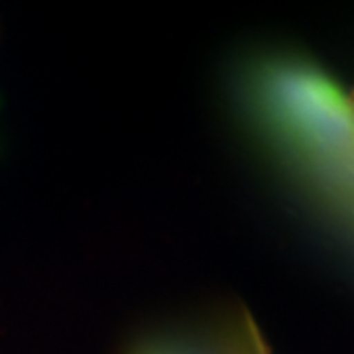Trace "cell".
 I'll use <instances>...</instances> for the list:
<instances>
[{
    "label": "cell",
    "instance_id": "6da1fadb",
    "mask_svg": "<svg viewBox=\"0 0 354 354\" xmlns=\"http://www.w3.org/2000/svg\"><path fill=\"white\" fill-rule=\"evenodd\" d=\"M252 101L279 150L354 203V104L341 85L305 59L276 57L254 69Z\"/></svg>",
    "mask_w": 354,
    "mask_h": 354
},
{
    "label": "cell",
    "instance_id": "3957f363",
    "mask_svg": "<svg viewBox=\"0 0 354 354\" xmlns=\"http://www.w3.org/2000/svg\"><path fill=\"white\" fill-rule=\"evenodd\" d=\"M348 97H351V101H353V104H354V88H353V93H351Z\"/></svg>",
    "mask_w": 354,
    "mask_h": 354
},
{
    "label": "cell",
    "instance_id": "7a4b0ae2",
    "mask_svg": "<svg viewBox=\"0 0 354 354\" xmlns=\"http://www.w3.org/2000/svg\"><path fill=\"white\" fill-rule=\"evenodd\" d=\"M128 354H272L246 309L187 330L162 333L130 346Z\"/></svg>",
    "mask_w": 354,
    "mask_h": 354
}]
</instances>
